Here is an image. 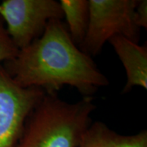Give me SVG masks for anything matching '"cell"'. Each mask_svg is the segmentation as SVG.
Masks as SVG:
<instances>
[{"mask_svg": "<svg viewBox=\"0 0 147 147\" xmlns=\"http://www.w3.org/2000/svg\"><path fill=\"white\" fill-rule=\"evenodd\" d=\"M2 65L19 86L47 94H57L69 85L92 96L109 84L92 57L74 42L62 20L49 21L41 37Z\"/></svg>", "mask_w": 147, "mask_h": 147, "instance_id": "obj_1", "label": "cell"}, {"mask_svg": "<svg viewBox=\"0 0 147 147\" xmlns=\"http://www.w3.org/2000/svg\"><path fill=\"white\" fill-rule=\"evenodd\" d=\"M45 92L16 84L0 64V147H16L27 117Z\"/></svg>", "mask_w": 147, "mask_h": 147, "instance_id": "obj_5", "label": "cell"}, {"mask_svg": "<svg viewBox=\"0 0 147 147\" xmlns=\"http://www.w3.org/2000/svg\"><path fill=\"white\" fill-rule=\"evenodd\" d=\"M135 18L138 27L147 28V1L138 0L135 10Z\"/></svg>", "mask_w": 147, "mask_h": 147, "instance_id": "obj_10", "label": "cell"}, {"mask_svg": "<svg viewBox=\"0 0 147 147\" xmlns=\"http://www.w3.org/2000/svg\"><path fill=\"white\" fill-rule=\"evenodd\" d=\"M65 26L74 42L81 48L89 22L88 0H61Z\"/></svg>", "mask_w": 147, "mask_h": 147, "instance_id": "obj_8", "label": "cell"}, {"mask_svg": "<svg viewBox=\"0 0 147 147\" xmlns=\"http://www.w3.org/2000/svg\"><path fill=\"white\" fill-rule=\"evenodd\" d=\"M79 147H147V131L121 135L104 123H92L82 137Z\"/></svg>", "mask_w": 147, "mask_h": 147, "instance_id": "obj_7", "label": "cell"}, {"mask_svg": "<svg viewBox=\"0 0 147 147\" xmlns=\"http://www.w3.org/2000/svg\"><path fill=\"white\" fill-rule=\"evenodd\" d=\"M18 52V48L11 41L7 32L4 22L0 17V64L13 59Z\"/></svg>", "mask_w": 147, "mask_h": 147, "instance_id": "obj_9", "label": "cell"}, {"mask_svg": "<svg viewBox=\"0 0 147 147\" xmlns=\"http://www.w3.org/2000/svg\"><path fill=\"white\" fill-rule=\"evenodd\" d=\"M138 0H88L89 22L81 50L99 54L110 38L121 35L138 43L141 29L135 18Z\"/></svg>", "mask_w": 147, "mask_h": 147, "instance_id": "obj_3", "label": "cell"}, {"mask_svg": "<svg viewBox=\"0 0 147 147\" xmlns=\"http://www.w3.org/2000/svg\"><path fill=\"white\" fill-rule=\"evenodd\" d=\"M0 17L18 50L41 37L52 20H63L61 4L56 0H3Z\"/></svg>", "mask_w": 147, "mask_h": 147, "instance_id": "obj_4", "label": "cell"}, {"mask_svg": "<svg viewBox=\"0 0 147 147\" xmlns=\"http://www.w3.org/2000/svg\"><path fill=\"white\" fill-rule=\"evenodd\" d=\"M96 108L92 96L69 103L45 93L27 117L16 147H79Z\"/></svg>", "mask_w": 147, "mask_h": 147, "instance_id": "obj_2", "label": "cell"}, {"mask_svg": "<svg viewBox=\"0 0 147 147\" xmlns=\"http://www.w3.org/2000/svg\"><path fill=\"white\" fill-rule=\"evenodd\" d=\"M125 69L127 83L123 93L129 92L134 87L147 88V47L140 46L127 38L116 35L109 39Z\"/></svg>", "mask_w": 147, "mask_h": 147, "instance_id": "obj_6", "label": "cell"}]
</instances>
